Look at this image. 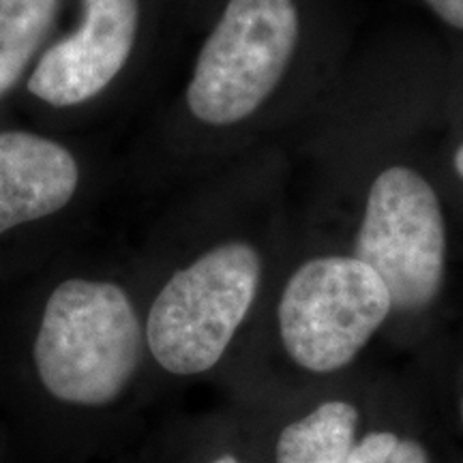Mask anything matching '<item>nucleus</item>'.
I'll use <instances>...</instances> for the list:
<instances>
[{"mask_svg":"<svg viewBox=\"0 0 463 463\" xmlns=\"http://www.w3.org/2000/svg\"><path fill=\"white\" fill-rule=\"evenodd\" d=\"M146 363L136 279L78 269L45 288L28 335V364L52 402L73 410L112 408L136 386Z\"/></svg>","mask_w":463,"mask_h":463,"instance_id":"1","label":"nucleus"},{"mask_svg":"<svg viewBox=\"0 0 463 463\" xmlns=\"http://www.w3.org/2000/svg\"><path fill=\"white\" fill-rule=\"evenodd\" d=\"M137 281L148 361L174 378L219 367L256 309L266 258L247 230H225L181 256L148 251Z\"/></svg>","mask_w":463,"mask_h":463,"instance_id":"2","label":"nucleus"},{"mask_svg":"<svg viewBox=\"0 0 463 463\" xmlns=\"http://www.w3.org/2000/svg\"><path fill=\"white\" fill-rule=\"evenodd\" d=\"M300 14L294 0H228L191 62L170 146L242 133L273 106L294 67Z\"/></svg>","mask_w":463,"mask_h":463,"instance_id":"3","label":"nucleus"},{"mask_svg":"<svg viewBox=\"0 0 463 463\" xmlns=\"http://www.w3.org/2000/svg\"><path fill=\"white\" fill-rule=\"evenodd\" d=\"M392 314L384 281L354 256H316L298 264L277 300L286 356L309 373L345 369Z\"/></svg>","mask_w":463,"mask_h":463,"instance_id":"4","label":"nucleus"},{"mask_svg":"<svg viewBox=\"0 0 463 463\" xmlns=\"http://www.w3.org/2000/svg\"><path fill=\"white\" fill-rule=\"evenodd\" d=\"M384 281L392 311L416 314L438 298L447 273V223L431 183L410 165H389L364 200L354 253Z\"/></svg>","mask_w":463,"mask_h":463,"instance_id":"5","label":"nucleus"},{"mask_svg":"<svg viewBox=\"0 0 463 463\" xmlns=\"http://www.w3.org/2000/svg\"><path fill=\"white\" fill-rule=\"evenodd\" d=\"M97 187L99 165L69 133L0 123V251L56 234Z\"/></svg>","mask_w":463,"mask_h":463,"instance_id":"6","label":"nucleus"},{"mask_svg":"<svg viewBox=\"0 0 463 463\" xmlns=\"http://www.w3.org/2000/svg\"><path fill=\"white\" fill-rule=\"evenodd\" d=\"M62 0H0V123L14 118L22 89L58 34Z\"/></svg>","mask_w":463,"mask_h":463,"instance_id":"7","label":"nucleus"},{"mask_svg":"<svg viewBox=\"0 0 463 463\" xmlns=\"http://www.w3.org/2000/svg\"><path fill=\"white\" fill-rule=\"evenodd\" d=\"M361 436V412L347 399H326L283 427L275 463H347Z\"/></svg>","mask_w":463,"mask_h":463,"instance_id":"8","label":"nucleus"},{"mask_svg":"<svg viewBox=\"0 0 463 463\" xmlns=\"http://www.w3.org/2000/svg\"><path fill=\"white\" fill-rule=\"evenodd\" d=\"M347 463H431L419 438L395 430H372L358 436Z\"/></svg>","mask_w":463,"mask_h":463,"instance_id":"9","label":"nucleus"},{"mask_svg":"<svg viewBox=\"0 0 463 463\" xmlns=\"http://www.w3.org/2000/svg\"><path fill=\"white\" fill-rule=\"evenodd\" d=\"M425 3L444 24L463 31V0H425Z\"/></svg>","mask_w":463,"mask_h":463,"instance_id":"10","label":"nucleus"},{"mask_svg":"<svg viewBox=\"0 0 463 463\" xmlns=\"http://www.w3.org/2000/svg\"><path fill=\"white\" fill-rule=\"evenodd\" d=\"M453 165H455V172L459 174V176L463 178V142L459 144V146L455 148V155H453Z\"/></svg>","mask_w":463,"mask_h":463,"instance_id":"11","label":"nucleus"},{"mask_svg":"<svg viewBox=\"0 0 463 463\" xmlns=\"http://www.w3.org/2000/svg\"><path fill=\"white\" fill-rule=\"evenodd\" d=\"M208 463H241V459L236 455H232V453H222V455L213 457V459Z\"/></svg>","mask_w":463,"mask_h":463,"instance_id":"12","label":"nucleus"},{"mask_svg":"<svg viewBox=\"0 0 463 463\" xmlns=\"http://www.w3.org/2000/svg\"><path fill=\"white\" fill-rule=\"evenodd\" d=\"M461 419H463V399H461Z\"/></svg>","mask_w":463,"mask_h":463,"instance_id":"13","label":"nucleus"}]
</instances>
